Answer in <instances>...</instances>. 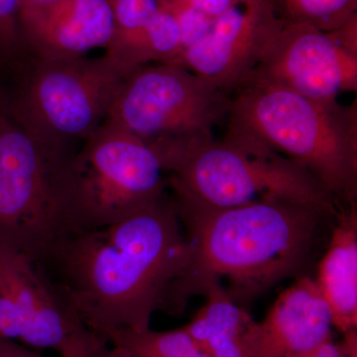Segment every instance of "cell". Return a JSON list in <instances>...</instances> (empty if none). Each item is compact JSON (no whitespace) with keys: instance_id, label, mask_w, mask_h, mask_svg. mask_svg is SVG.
<instances>
[{"instance_id":"obj_17","label":"cell","mask_w":357,"mask_h":357,"mask_svg":"<svg viewBox=\"0 0 357 357\" xmlns=\"http://www.w3.org/2000/svg\"><path fill=\"white\" fill-rule=\"evenodd\" d=\"M129 357H211L184 328L167 332L117 331L107 338Z\"/></svg>"},{"instance_id":"obj_11","label":"cell","mask_w":357,"mask_h":357,"mask_svg":"<svg viewBox=\"0 0 357 357\" xmlns=\"http://www.w3.org/2000/svg\"><path fill=\"white\" fill-rule=\"evenodd\" d=\"M282 24L270 0H239L185 49L178 65L232 93L250 79Z\"/></svg>"},{"instance_id":"obj_9","label":"cell","mask_w":357,"mask_h":357,"mask_svg":"<svg viewBox=\"0 0 357 357\" xmlns=\"http://www.w3.org/2000/svg\"><path fill=\"white\" fill-rule=\"evenodd\" d=\"M43 270L41 263L0 243V335L62 356L96 333Z\"/></svg>"},{"instance_id":"obj_19","label":"cell","mask_w":357,"mask_h":357,"mask_svg":"<svg viewBox=\"0 0 357 357\" xmlns=\"http://www.w3.org/2000/svg\"><path fill=\"white\" fill-rule=\"evenodd\" d=\"M20 0H0V65L17 73L30 60L20 31Z\"/></svg>"},{"instance_id":"obj_23","label":"cell","mask_w":357,"mask_h":357,"mask_svg":"<svg viewBox=\"0 0 357 357\" xmlns=\"http://www.w3.org/2000/svg\"><path fill=\"white\" fill-rule=\"evenodd\" d=\"M305 357H342V354L337 342H333L332 338Z\"/></svg>"},{"instance_id":"obj_7","label":"cell","mask_w":357,"mask_h":357,"mask_svg":"<svg viewBox=\"0 0 357 357\" xmlns=\"http://www.w3.org/2000/svg\"><path fill=\"white\" fill-rule=\"evenodd\" d=\"M74 152L28 135L0 112V243L43 264L65 237L62 187Z\"/></svg>"},{"instance_id":"obj_15","label":"cell","mask_w":357,"mask_h":357,"mask_svg":"<svg viewBox=\"0 0 357 357\" xmlns=\"http://www.w3.org/2000/svg\"><path fill=\"white\" fill-rule=\"evenodd\" d=\"M330 243L318 265L317 285L344 335L357 330V211L347 208L335 220Z\"/></svg>"},{"instance_id":"obj_22","label":"cell","mask_w":357,"mask_h":357,"mask_svg":"<svg viewBox=\"0 0 357 357\" xmlns=\"http://www.w3.org/2000/svg\"><path fill=\"white\" fill-rule=\"evenodd\" d=\"M337 344L342 357H357V330L344 333V337Z\"/></svg>"},{"instance_id":"obj_16","label":"cell","mask_w":357,"mask_h":357,"mask_svg":"<svg viewBox=\"0 0 357 357\" xmlns=\"http://www.w3.org/2000/svg\"><path fill=\"white\" fill-rule=\"evenodd\" d=\"M114 32L105 54L135 69L142 65V51L150 23L164 6V0H109Z\"/></svg>"},{"instance_id":"obj_1","label":"cell","mask_w":357,"mask_h":357,"mask_svg":"<svg viewBox=\"0 0 357 357\" xmlns=\"http://www.w3.org/2000/svg\"><path fill=\"white\" fill-rule=\"evenodd\" d=\"M190 260L177 206L167 194L119 222L65 236L45 262L84 325L107 340L149 328Z\"/></svg>"},{"instance_id":"obj_5","label":"cell","mask_w":357,"mask_h":357,"mask_svg":"<svg viewBox=\"0 0 357 357\" xmlns=\"http://www.w3.org/2000/svg\"><path fill=\"white\" fill-rule=\"evenodd\" d=\"M168 190V175L150 143L105 121L73 154L63 178L65 236L132 215Z\"/></svg>"},{"instance_id":"obj_24","label":"cell","mask_w":357,"mask_h":357,"mask_svg":"<svg viewBox=\"0 0 357 357\" xmlns=\"http://www.w3.org/2000/svg\"><path fill=\"white\" fill-rule=\"evenodd\" d=\"M56 1L58 0H20V18L21 15L35 13V11L55 3Z\"/></svg>"},{"instance_id":"obj_14","label":"cell","mask_w":357,"mask_h":357,"mask_svg":"<svg viewBox=\"0 0 357 357\" xmlns=\"http://www.w3.org/2000/svg\"><path fill=\"white\" fill-rule=\"evenodd\" d=\"M206 303L183 326L211 357H261L259 323L222 284L204 294Z\"/></svg>"},{"instance_id":"obj_21","label":"cell","mask_w":357,"mask_h":357,"mask_svg":"<svg viewBox=\"0 0 357 357\" xmlns=\"http://www.w3.org/2000/svg\"><path fill=\"white\" fill-rule=\"evenodd\" d=\"M0 357H45L15 340L0 337Z\"/></svg>"},{"instance_id":"obj_2","label":"cell","mask_w":357,"mask_h":357,"mask_svg":"<svg viewBox=\"0 0 357 357\" xmlns=\"http://www.w3.org/2000/svg\"><path fill=\"white\" fill-rule=\"evenodd\" d=\"M168 189L190 246L188 266L169 296V314H181L190 298L204 296L225 279L236 302L306 275L324 222L337 218L285 201L213 208L181 190Z\"/></svg>"},{"instance_id":"obj_20","label":"cell","mask_w":357,"mask_h":357,"mask_svg":"<svg viewBox=\"0 0 357 357\" xmlns=\"http://www.w3.org/2000/svg\"><path fill=\"white\" fill-rule=\"evenodd\" d=\"M61 357H129L121 347L110 344L105 338L95 335L86 344Z\"/></svg>"},{"instance_id":"obj_6","label":"cell","mask_w":357,"mask_h":357,"mask_svg":"<svg viewBox=\"0 0 357 357\" xmlns=\"http://www.w3.org/2000/svg\"><path fill=\"white\" fill-rule=\"evenodd\" d=\"M133 69L107 54L98 58H31L17 73L7 112L28 135L54 147L88 139L109 114L115 93Z\"/></svg>"},{"instance_id":"obj_10","label":"cell","mask_w":357,"mask_h":357,"mask_svg":"<svg viewBox=\"0 0 357 357\" xmlns=\"http://www.w3.org/2000/svg\"><path fill=\"white\" fill-rule=\"evenodd\" d=\"M248 82L274 84L314 100L333 102L342 93L356 91L357 52L335 31L289 22L274 35Z\"/></svg>"},{"instance_id":"obj_4","label":"cell","mask_w":357,"mask_h":357,"mask_svg":"<svg viewBox=\"0 0 357 357\" xmlns=\"http://www.w3.org/2000/svg\"><path fill=\"white\" fill-rule=\"evenodd\" d=\"M227 119L230 128L306 169L342 208H356V103L345 107L248 82L231 96Z\"/></svg>"},{"instance_id":"obj_18","label":"cell","mask_w":357,"mask_h":357,"mask_svg":"<svg viewBox=\"0 0 357 357\" xmlns=\"http://www.w3.org/2000/svg\"><path fill=\"white\" fill-rule=\"evenodd\" d=\"M290 22L305 23L335 31L351 22L356 0H284Z\"/></svg>"},{"instance_id":"obj_13","label":"cell","mask_w":357,"mask_h":357,"mask_svg":"<svg viewBox=\"0 0 357 357\" xmlns=\"http://www.w3.org/2000/svg\"><path fill=\"white\" fill-rule=\"evenodd\" d=\"M261 357H305L333 338L330 307L307 275L275 301L259 323Z\"/></svg>"},{"instance_id":"obj_8","label":"cell","mask_w":357,"mask_h":357,"mask_svg":"<svg viewBox=\"0 0 357 357\" xmlns=\"http://www.w3.org/2000/svg\"><path fill=\"white\" fill-rule=\"evenodd\" d=\"M231 96L180 65L147 64L131 70L107 119L148 143L213 132L229 116Z\"/></svg>"},{"instance_id":"obj_3","label":"cell","mask_w":357,"mask_h":357,"mask_svg":"<svg viewBox=\"0 0 357 357\" xmlns=\"http://www.w3.org/2000/svg\"><path fill=\"white\" fill-rule=\"evenodd\" d=\"M150 144L163 163L169 187L213 208L285 201L335 218L345 210L306 169L230 126L222 140L206 133Z\"/></svg>"},{"instance_id":"obj_12","label":"cell","mask_w":357,"mask_h":357,"mask_svg":"<svg viewBox=\"0 0 357 357\" xmlns=\"http://www.w3.org/2000/svg\"><path fill=\"white\" fill-rule=\"evenodd\" d=\"M20 21L26 50L42 60L86 57L96 49L107 50L114 37L109 0H58Z\"/></svg>"}]
</instances>
